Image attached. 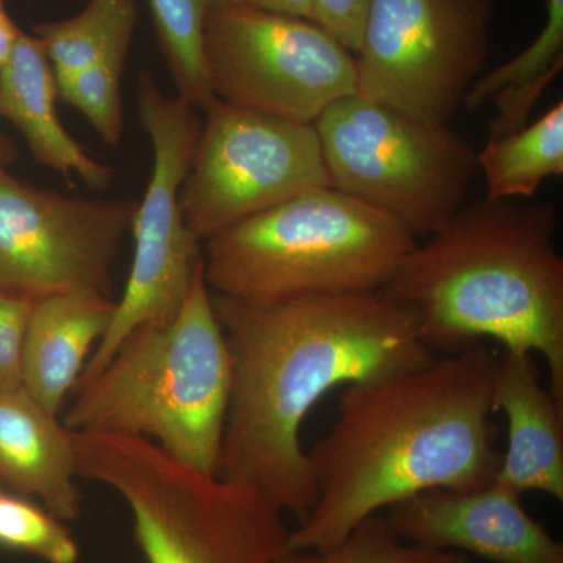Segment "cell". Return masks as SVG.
Wrapping results in <instances>:
<instances>
[{
  "label": "cell",
  "mask_w": 563,
  "mask_h": 563,
  "mask_svg": "<svg viewBox=\"0 0 563 563\" xmlns=\"http://www.w3.org/2000/svg\"><path fill=\"white\" fill-rule=\"evenodd\" d=\"M124 60L99 63L57 77L58 101L79 110L107 144L120 143L122 118L121 77Z\"/></svg>",
  "instance_id": "obj_24"
},
{
  "label": "cell",
  "mask_w": 563,
  "mask_h": 563,
  "mask_svg": "<svg viewBox=\"0 0 563 563\" xmlns=\"http://www.w3.org/2000/svg\"><path fill=\"white\" fill-rule=\"evenodd\" d=\"M77 470L118 493L147 563H279L290 529L257 493L185 465L158 444L74 432Z\"/></svg>",
  "instance_id": "obj_6"
},
{
  "label": "cell",
  "mask_w": 563,
  "mask_h": 563,
  "mask_svg": "<svg viewBox=\"0 0 563 563\" xmlns=\"http://www.w3.org/2000/svg\"><path fill=\"white\" fill-rule=\"evenodd\" d=\"M38 299L18 291H0V393L24 387V347Z\"/></svg>",
  "instance_id": "obj_25"
},
{
  "label": "cell",
  "mask_w": 563,
  "mask_h": 563,
  "mask_svg": "<svg viewBox=\"0 0 563 563\" xmlns=\"http://www.w3.org/2000/svg\"><path fill=\"white\" fill-rule=\"evenodd\" d=\"M495 0H372L355 95L450 125L490 51Z\"/></svg>",
  "instance_id": "obj_9"
},
{
  "label": "cell",
  "mask_w": 563,
  "mask_h": 563,
  "mask_svg": "<svg viewBox=\"0 0 563 563\" xmlns=\"http://www.w3.org/2000/svg\"><path fill=\"white\" fill-rule=\"evenodd\" d=\"M563 66V0H548L547 24L531 46L512 60L484 74L466 95V110L493 101L498 114L490 121V136L509 135L529 122V114Z\"/></svg>",
  "instance_id": "obj_18"
},
{
  "label": "cell",
  "mask_w": 563,
  "mask_h": 563,
  "mask_svg": "<svg viewBox=\"0 0 563 563\" xmlns=\"http://www.w3.org/2000/svg\"><path fill=\"white\" fill-rule=\"evenodd\" d=\"M279 563H470V558L406 542L393 531L385 514H377L325 550L288 548Z\"/></svg>",
  "instance_id": "obj_22"
},
{
  "label": "cell",
  "mask_w": 563,
  "mask_h": 563,
  "mask_svg": "<svg viewBox=\"0 0 563 563\" xmlns=\"http://www.w3.org/2000/svg\"><path fill=\"white\" fill-rule=\"evenodd\" d=\"M477 169H483L488 201L536 198L544 180L563 174V102L520 131L488 139L477 152Z\"/></svg>",
  "instance_id": "obj_19"
},
{
  "label": "cell",
  "mask_w": 563,
  "mask_h": 563,
  "mask_svg": "<svg viewBox=\"0 0 563 563\" xmlns=\"http://www.w3.org/2000/svg\"><path fill=\"white\" fill-rule=\"evenodd\" d=\"M0 547L35 555L44 563H77L79 544L65 521L21 495L0 490Z\"/></svg>",
  "instance_id": "obj_23"
},
{
  "label": "cell",
  "mask_w": 563,
  "mask_h": 563,
  "mask_svg": "<svg viewBox=\"0 0 563 563\" xmlns=\"http://www.w3.org/2000/svg\"><path fill=\"white\" fill-rule=\"evenodd\" d=\"M203 243L210 291L258 307L383 290L418 244L396 218L332 187L295 196Z\"/></svg>",
  "instance_id": "obj_5"
},
{
  "label": "cell",
  "mask_w": 563,
  "mask_h": 563,
  "mask_svg": "<svg viewBox=\"0 0 563 563\" xmlns=\"http://www.w3.org/2000/svg\"><path fill=\"white\" fill-rule=\"evenodd\" d=\"M233 379L217 476L301 521L312 466L301 444L310 410L336 387L433 361L417 321L387 288L284 306H250L211 291Z\"/></svg>",
  "instance_id": "obj_1"
},
{
  "label": "cell",
  "mask_w": 563,
  "mask_h": 563,
  "mask_svg": "<svg viewBox=\"0 0 563 563\" xmlns=\"http://www.w3.org/2000/svg\"><path fill=\"white\" fill-rule=\"evenodd\" d=\"M155 36L177 98L206 111L217 101L203 57V0H147Z\"/></svg>",
  "instance_id": "obj_21"
},
{
  "label": "cell",
  "mask_w": 563,
  "mask_h": 563,
  "mask_svg": "<svg viewBox=\"0 0 563 563\" xmlns=\"http://www.w3.org/2000/svg\"><path fill=\"white\" fill-rule=\"evenodd\" d=\"M203 57L218 101L314 124L355 95V57L317 22L251 7H207Z\"/></svg>",
  "instance_id": "obj_10"
},
{
  "label": "cell",
  "mask_w": 563,
  "mask_h": 563,
  "mask_svg": "<svg viewBox=\"0 0 563 563\" xmlns=\"http://www.w3.org/2000/svg\"><path fill=\"white\" fill-rule=\"evenodd\" d=\"M57 101V77L46 52L33 33L22 32L10 60L0 68V118L16 128L38 165L69 184L79 176L92 191L107 190L113 169L91 157L63 128Z\"/></svg>",
  "instance_id": "obj_16"
},
{
  "label": "cell",
  "mask_w": 563,
  "mask_h": 563,
  "mask_svg": "<svg viewBox=\"0 0 563 563\" xmlns=\"http://www.w3.org/2000/svg\"><path fill=\"white\" fill-rule=\"evenodd\" d=\"M495 412L507 420V446L496 483L563 501V401L544 387L531 352L496 354Z\"/></svg>",
  "instance_id": "obj_14"
},
{
  "label": "cell",
  "mask_w": 563,
  "mask_h": 563,
  "mask_svg": "<svg viewBox=\"0 0 563 563\" xmlns=\"http://www.w3.org/2000/svg\"><path fill=\"white\" fill-rule=\"evenodd\" d=\"M332 188L429 236L465 206L477 152L450 125L431 124L358 95L314 121Z\"/></svg>",
  "instance_id": "obj_7"
},
{
  "label": "cell",
  "mask_w": 563,
  "mask_h": 563,
  "mask_svg": "<svg viewBox=\"0 0 563 563\" xmlns=\"http://www.w3.org/2000/svg\"><path fill=\"white\" fill-rule=\"evenodd\" d=\"M16 158L18 151L13 141L0 132V166H2V168H7L11 163L16 162Z\"/></svg>",
  "instance_id": "obj_29"
},
{
  "label": "cell",
  "mask_w": 563,
  "mask_h": 563,
  "mask_svg": "<svg viewBox=\"0 0 563 563\" xmlns=\"http://www.w3.org/2000/svg\"><path fill=\"white\" fill-rule=\"evenodd\" d=\"M520 493L496 483L433 488L387 509L406 542L490 563H563V543L529 515Z\"/></svg>",
  "instance_id": "obj_13"
},
{
  "label": "cell",
  "mask_w": 563,
  "mask_h": 563,
  "mask_svg": "<svg viewBox=\"0 0 563 563\" xmlns=\"http://www.w3.org/2000/svg\"><path fill=\"white\" fill-rule=\"evenodd\" d=\"M139 21L135 0H88L76 16L33 27L55 77L99 63L128 60Z\"/></svg>",
  "instance_id": "obj_20"
},
{
  "label": "cell",
  "mask_w": 563,
  "mask_h": 563,
  "mask_svg": "<svg viewBox=\"0 0 563 563\" xmlns=\"http://www.w3.org/2000/svg\"><path fill=\"white\" fill-rule=\"evenodd\" d=\"M496 354L483 343L344 387L339 417L309 455L317 499L292 551L325 550L366 518L433 488L490 484Z\"/></svg>",
  "instance_id": "obj_2"
},
{
  "label": "cell",
  "mask_w": 563,
  "mask_h": 563,
  "mask_svg": "<svg viewBox=\"0 0 563 563\" xmlns=\"http://www.w3.org/2000/svg\"><path fill=\"white\" fill-rule=\"evenodd\" d=\"M135 199H96L33 187L0 166V291L41 299L111 292Z\"/></svg>",
  "instance_id": "obj_12"
},
{
  "label": "cell",
  "mask_w": 563,
  "mask_h": 563,
  "mask_svg": "<svg viewBox=\"0 0 563 563\" xmlns=\"http://www.w3.org/2000/svg\"><path fill=\"white\" fill-rule=\"evenodd\" d=\"M136 110L151 141L152 172L132 221L131 274L109 331L92 351L76 388L101 372L136 328L172 321L202 262V242L188 228L180 203L181 184L202 129L199 110L177 96H166L147 70L140 73L136 84Z\"/></svg>",
  "instance_id": "obj_8"
},
{
  "label": "cell",
  "mask_w": 563,
  "mask_h": 563,
  "mask_svg": "<svg viewBox=\"0 0 563 563\" xmlns=\"http://www.w3.org/2000/svg\"><path fill=\"white\" fill-rule=\"evenodd\" d=\"M372 0H313L314 22L351 54L361 49Z\"/></svg>",
  "instance_id": "obj_26"
},
{
  "label": "cell",
  "mask_w": 563,
  "mask_h": 563,
  "mask_svg": "<svg viewBox=\"0 0 563 563\" xmlns=\"http://www.w3.org/2000/svg\"><path fill=\"white\" fill-rule=\"evenodd\" d=\"M207 7H251L314 22L313 0H203Z\"/></svg>",
  "instance_id": "obj_27"
},
{
  "label": "cell",
  "mask_w": 563,
  "mask_h": 563,
  "mask_svg": "<svg viewBox=\"0 0 563 563\" xmlns=\"http://www.w3.org/2000/svg\"><path fill=\"white\" fill-rule=\"evenodd\" d=\"M232 379L202 261L176 317L136 328L101 372L74 390L63 422L74 432L150 440L217 476Z\"/></svg>",
  "instance_id": "obj_4"
},
{
  "label": "cell",
  "mask_w": 563,
  "mask_h": 563,
  "mask_svg": "<svg viewBox=\"0 0 563 563\" xmlns=\"http://www.w3.org/2000/svg\"><path fill=\"white\" fill-rule=\"evenodd\" d=\"M74 431L24 387L0 393V479L62 521L81 514Z\"/></svg>",
  "instance_id": "obj_15"
},
{
  "label": "cell",
  "mask_w": 563,
  "mask_h": 563,
  "mask_svg": "<svg viewBox=\"0 0 563 563\" xmlns=\"http://www.w3.org/2000/svg\"><path fill=\"white\" fill-rule=\"evenodd\" d=\"M553 203L463 206L407 255L387 290L412 312L429 350L496 340L540 354L563 401V258Z\"/></svg>",
  "instance_id": "obj_3"
},
{
  "label": "cell",
  "mask_w": 563,
  "mask_h": 563,
  "mask_svg": "<svg viewBox=\"0 0 563 563\" xmlns=\"http://www.w3.org/2000/svg\"><path fill=\"white\" fill-rule=\"evenodd\" d=\"M22 32L16 22L11 20L5 0H0V68L10 60Z\"/></svg>",
  "instance_id": "obj_28"
},
{
  "label": "cell",
  "mask_w": 563,
  "mask_h": 563,
  "mask_svg": "<svg viewBox=\"0 0 563 563\" xmlns=\"http://www.w3.org/2000/svg\"><path fill=\"white\" fill-rule=\"evenodd\" d=\"M117 301L96 290L58 292L38 299L24 347V388L58 415L92 351L109 331Z\"/></svg>",
  "instance_id": "obj_17"
},
{
  "label": "cell",
  "mask_w": 563,
  "mask_h": 563,
  "mask_svg": "<svg viewBox=\"0 0 563 563\" xmlns=\"http://www.w3.org/2000/svg\"><path fill=\"white\" fill-rule=\"evenodd\" d=\"M332 187L313 124L214 101L180 188L199 242L279 203Z\"/></svg>",
  "instance_id": "obj_11"
}]
</instances>
